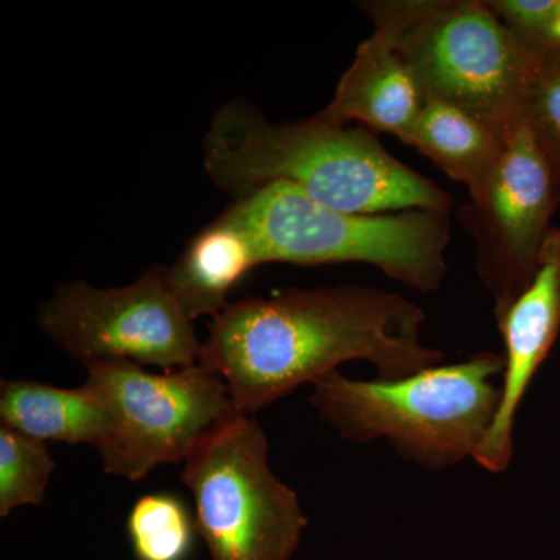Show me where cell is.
Listing matches in <instances>:
<instances>
[{
    "label": "cell",
    "instance_id": "6da1fadb",
    "mask_svg": "<svg viewBox=\"0 0 560 560\" xmlns=\"http://www.w3.org/2000/svg\"><path fill=\"white\" fill-rule=\"evenodd\" d=\"M423 323L422 308L390 291L287 290L230 302L210 323L198 363L223 378L235 410L256 415L346 361L371 363L386 382L440 366L445 353L422 341Z\"/></svg>",
    "mask_w": 560,
    "mask_h": 560
},
{
    "label": "cell",
    "instance_id": "7a4b0ae2",
    "mask_svg": "<svg viewBox=\"0 0 560 560\" xmlns=\"http://www.w3.org/2000/svg\"><path fill=\"white\" fill-rule=\"evenodd\" d=\"M209 178L235 200L287 183L326 208L350 213L447 212L451 197L401 164L371 131L318 116L270 124L237 98L217 110L202 142Z\"/></svg>",
    "mask_w": 560,
    "mask_h": 560
},
{
    "label": "cell",
    "instance_id": "3957f363",
    "mask_svg": "<svg viewBox=\"0 0 560 560\" xmlns=\"http://www.w3.org/2000/svg\"><path fill=\"white\" fill-rule=\"evenodd\" d=\"M425 102L466 110L506 140L526 120L530 84L555 44L508 27L488 2L390 0L363 7Z\"/></svg>",
    "mask_w": 560,
    "mask_h": 560
},
{
    "label": "cell",
    "instance_id": "277c9868",
    "mask_svg": "<svg viewBox=\"0 0 560 560\" xmlns=\"http://www.w3.org/2000/svg\"><path fill=\"white\" fill-rule=\"evenodd\" d=\"M504 355L481 352L401 381H355L340 371L313 383L311 405L342 440L389 442L420 469H448L477 455L501 401Z\"/></svg>",
    "mask_w": 560,
    "mask_h": 560
},
{
    "label": "cell",
    "instance_id": "5b68a950",
    "mask_svg": "<svg viewBox=\"0 0 560 560\" xmlns=\"http://www.w3.org/2000/svg\"><path fill=\"white\" fill-rule=\"evenodd\" d=\"M232 206L248 226L261 264L361 261L423 293L444 282L448 220L442 210L342 212L287 183L268 184Z\"/></svg>",
    "mask_w": 560,
    "mask_h": 560
},
{
    "label": "cell",
    "instance_id": "8992f818",
    "mask_svg": "<svg viewBox=\"0 0 560 560\" xmlns=\"http://www.w3.org/2000/svg\"><path fill=\"white\" fill-rule=\"evenodd\" d=\"M198 536L210 560H290L308 518L300 497L276 477L254 415L235 411L184 460Z\"/></svg>",
    "mask_w": 560,
    "mask_h": 560
},
{
    "label": "cell",
    "instance_id": "52a82bcc",
    "mask_svg": "<svg viewBox=\"0 0 560 560\" xmlns=\"http://www.w3.org/2000/svg\"><path fill=\"white\" fill-rule=\"evenodd\" d=\"M88 389L101 401L106 431L103 470L136 482L161 464L184 463L209 433L234 415L230 389L200 363L153 374L128 360L84 364Z\"/></svg>",
    "mask_w": 560,
    "mask_h": 560
},
{
    "label": "cell",
    "instance_id": "ba28073f",
    "mask_svg": "<svg viewBox=\"0 0 560 560\" xmlns=\"http://www.w3.org/2000/svg\"><path fill=\"white\" fill-rule=\"evenodd\" d=\"M39 326L83 364L135 361L175 371L200 361L202 342L154 267L130 285L98 289L83 280L62 283L40 307Z\"/></svg>",
    "mask_w": 560,
    "mask_h": 560
},
{
    "label": "cell",
    "instance_id": "9c48e42d",
    "mask_svg": "<svg viewBox=\"0 0 560 560\" xmlns=\"http://www.w3.org/2000/svg\"><path fill=\"white\" fill-rule=\"evenodd\" d=\"M559 201L550 164L529 125L522 121L504 140L485 197L475 205L490 241L482 248L480 272L495 298L497 318L533 282Z\"/></svg>",
    "mask_w": 560,
    "mask_h": 560
},
{
    "label": "cell",
    "instance_id": "30bf717a",
    "mask_svg": "<svg viewBox=\"0 0 560 560\" xmlns=\"http://www.w3.org/2000/svg\"><path fill=\"white\" fill-rule=\"evenodd\" d=\"M504 371L501 401L492 429L474 456L481 469L508 470L514 452V423L529 383L560 331V231H548L539 267L528 289L500 315Z\"/></svg>",
    "mask_w": 560,
    "mask_h": 560
},
{
    "label": "cell",
    "instance_id": "8fae6325",
    "mask_svg": "<svg viewBox=\"0 0 560 560\" xmlns=\"http://www.w3.org/2000/svg\"><path fill=\"white\" fill-rule=\"evenodd\" d=\"M423 105L425 101L410 70L388 40L374 32L360 44L352 65L342 73L334 101L319 116L338 124L361 121L408 145Z\"/></svg>",
    "mask_w": 560,
    "mask_h": 560
},
{
    "label": "cell",
    "instance_id": "7c38bea8",
    "mask_svg": "<svg viewBox=\"0 0 560 560\" xmlns=\"http://www.w3.org/2000/svg\"><path fill=\"white\" fill-rule=\"evenodd\" d=\"M261 265L253 235L234 206L198 232L171 268L165 283L190 323L215 318L228 307V294Z\"/></svg>",
    "mask_w": 560,
    "mask_h": 560
},
{
    "label": "cell",
    "instance_id": "4fadbf2b",
    "mask_svg": "<svg viewBox=\"0 0 560 560\" xmlns=\"http://www.w3.org/2000/svg\"><path fill=\"white\" fill-rule=\"evenodd\" d=\"M0 425L46 444H83L97 451L105 436L106 416L84 385L66 389L18 378L0 386Z\"/></svg>",
    "mask_w": 560,
    "mask_h": 560
},
{
    "label": "cell",
    "instance_id": "5bb4252c",
    "mask_svg": "<svg viewBox=\"0 0 560 560\" xmlns=\"http://www.w3.org/2000/svg\"><path fill=\"white\" fill-rule=\"evenodd\" d=\"M408 145L463 183L475 205L485 197L504 149L503 140L480 120L441 102H425Z\"/></svg>",
    "mask_w": 560,
    "mask_h": 560
},
{
    "label": "cell",
    "instance_id": "9a60e30c",
    "mask_svg": "<svg viewBox=\"0 0 560 560\" xmlns=\"http://www.w3.org/2000/svg\"><path fill=\"white\" fill-rule=\"evenodd\" d=\"M128 537L138 560H186L198 534L186 501L172 492H151L132 504Z\"/></svg>",
    "mask_w": 560,
    "mask_h": 560
},
{
    "label": "cell",
    "instance_id": "2e32d148",
    "mask_svg": "<svg viewBox=\"0 0 560 560\" xmlns=\"http://www.w3.org/2000/svg\"><path fill=\"white\" fill-rule=\"evenodd\" d=\"M55 469L46 442L0 425V517L16 508L43 504Z\"/></svg>",
    "mask_w": 560,
    "mask_h": 560
},
{
    "label": "cell",
    "instance_id": "e0dca14e",
    "mask_svg": "<svg viewBox=\"0 0 560 560\" xmlns=\"http://www.w3.org/2000/svg\"><path fill=\"white\" fill-rule=\"evenodd\" d=\"M526 124L544 151L560 195V47L552 46L530 84Z\"/></svg>",
    "mask_w": 560,
    "mask_h": 560
},
{
    "label": "cell",
    "instance_id": "ac0fdd59",
    "mask_svg": "<svg viewBox=\"0 0 560 560\" xmlns=\"http://www.w3.org/2000/svg\"><path fill=\"white\" fill-rule=\"evenodd\" d=\"M488 5L512 31L526 38L548 40L559 0H495Z\"/></svg>",
    "mask_w": 560,
    "mask_h": 560
},
{
    "label": "cell",
    "instance_id": "d6986e66",
    "mask_svg": "<svg viewBox=\"0 0 560 560\" xmlns=\"http://www.w3.org/2000/svg\"><path fill=\"white\" fill-rule=\"evenodd\" d=\"M548 40L555 44V46L560 47V0L558 13H556V18L555 21H552L550 32H548Z\"/></svg>",
    "mask_w": 560,
    "mask_h": 560
}]
</instances>
